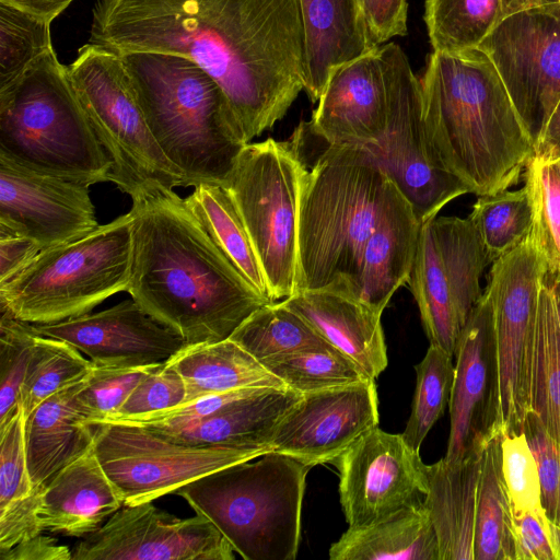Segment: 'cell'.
<instances>
[{
	"label": "cell",
	"instance_id": "f6af8a7d",
	"mask_svg": "<svg viewBox=\"0 0 560 560\" xmlns=\"http://www.w3.org/2000/svg\"><path fill=\"white\" fill-rule=\"evenodd\" d=\"M501 455L512 514L542 508L539 474L525 435H502Z\"/></svg>",
	"mask_w": 560,
	"mask_h": 560
},
{
	"label": "cell",
	"instance_id": "ffe728a7",
	"mask_svg": "<svg viewBox=\"0 0 560 560\" xmlns=\"http://www.w3.org/2000/svg\"><path fill=\"white\" fill-rule=\"evenodd\" d=\"M378 421L373 380L305 393L275 428L270 446L313 467L334 462Z\"/></svg>",
	"mask_w": 560,
	"mask_h": 560
},
{
	"label": "cell",
	"instance_id": "ba28073f",
	"mask_svg": "<svg viewBox=\"0 0 560 560\" xmlns=\"http://www.w3.org/2000/svg\"><path fill=\"white\" fill-rule=\"evenodd\" d=\"M131 262V214L88 235L42 250L0 288V310L30 324H51L90 313L127 291Z\"/></svg>",
	"mask_w": 560,
	"mask_h": 560
},
{
	"label": "cell",
	"instance_id": "1f68e13d",
	"mask_svg": "<svg viewBox=\"0 0 560 560\" xmlns=\"http://www.w3.org/2000/svg\"><path fill=\"white\" fill-rule=\"evenodd\" d=\"M194 188L185 199L191 213L238 272L271 300L249 234L229 190L218 183H199Z\"/></svg>",
	"mask_w": 560,
	"mask_h": 560
},
{
	"label": "cell",
	"instance_id": "484cf974",
	"mask_svg": "<svg viewBox=\"0 0 560 560\" xmlns=\"http://www.w3.org/2000/svg\"><path fill=\"white\" fill-rule=\"evenodd\" d=\"M486 447V446H485ZM483 450L465 459L427 465L423 503L439 544L440 560H474L477 490Z\"/></svg>",
	"mask_w": 560,
	"mask_h": 560
},
{
	"label": "cell",
	"instance_id": "5b68a950",
	"mask_svg": "<svg viewBox=\"0 0 560 560\" xmlns=\"http://www.w3.org/2000/svg\"><path fill=\"white\" fill-rule=\"evenodd\" d=\"M147 125L187 187L223 184L247 144L220 84L189 58L120 55Z\"/></svg>",
	"mask_w": 560,
	"mask_h": 560
},
{
	"label": "cell",
	"instance_id": "816d5d0a",
	"mask_svg": "<svg viewBox=\"0 0 560 560\" xmlns=\"http://www.w3.org/2000/svg\"><path fill=\"white\" fill-rule=\"evenodd\" d=\"M368 36L374 47L407 33V0H359Z\"/></svg>",
	"mask_w": 560,
	"mask_h": 560
},
{
	"label": "cell",
	"instance_id": "ee69618b",
	"mask_svg": "<svg viewBox=\"0 0 560 560\" xmlns=\"http://www.w3.org/2000/svg\"><path fill=\"white\" fill-rule=\"evenodd\" d=\"M156 365L137 368L92 366L73 396V405L88 423L117 412L141 378Z\"/></svg>",
	"mask_w": 560,
	"mask_h": 560
},
{
	"label": "cell",
	"instance_id": "91938a15",
	"mask_svg": "<svg viewBox=\"0 0 560 560\" xmlns=\"http://www.w3.org/2000/svg\"><path fill=\"white\" fill-rule=\"evenodd\" d=\"M556 525L560 527V482H559V495H558V510Z\"/></svg>",
	"mask_w": 560,
	"mask_h": 560
},
{
	"label": "cell",
	"instance_id": "30bf717a",
	"mask_svg": "<svg viewBox=\"0 0 560 560\" xmlns=\"http://www.w3.org/2000/svg\"><path fill=\"white\" fill-rule=\"evenodd\" d=\"M305 165L287 142L247 143L222 184L249 234L272 301L295 292L298 217Z\"/></svg>",
	"mask_w": 560,
	"mask_h": 560
},
{
	"label": "cell",
	"instance_id": "7dc6e473",
	"mask_svg": "<svg viewBox=\"0 0 560 560\" xmlns=\"http://www.w3.org/2000/svg\"><path fill=\"white\" fill-rule=\"evenodd\" d=\"M23 408L0 429V509L34 491L25 447Z\"/></svg>",
	"mask_w": 560,
	"mask_h": 560
},
{
	"label": "cell",
	"instance_id": "9f6ffc18",
	"mask_svg": "<svg viewBox=\"0 0 560 560\" xmlns=\"http://www.w3.org/2000/svg\"><path fill=\"white\" fill-rule=\"evenodd\" d=\"M74 0H0L14 9L51 23Z\"/></svg>",
	"mask_w": 560,
	"mask_h": 560
},
{
	"label": "cell",
	"instance_id": "681fc988",
	"mask_svg": "<svg viewBox=\"0 0 560 560\" xmlns=\"http://www.w3.org/2000/svg\"><path fill=\"white\" fill-rule=\"evenodd\" d=\"M517 560H560V527L544 508L512 514Z\"/></svg>",
	"mask_w": 560,
	"mask_h": 560
},
{
	"label": "cell",
	"instance_id": "db71d44e",
	"mask_svg": "<svg viewBox=\"0 0 560 560\" xmlns=\"http://www.w3.org/2000/svg\"><path fill=\"white\" fill-rule=\"evenodd\" d=\"M1 560H70L72 550L67 546L58 545L55 539L43 534L7 550H0Z\"/></svg>",
	"mask_w": 560,
	"mask_h": 560
},
{
	"label": "cell",
	"instance_id": "8d00e7d4",
	"mask_svg": "<svg viewBox=\"0 0 560 560\" xmlns=\"http://www.w3.org/2000/svg\"><path fill=\"white\" fill-rule=\"evenodd\" d=\"M92 366L72 345L37 334L21 389L25 417L54 394L84 380Z\"/></svg>",
	"mask_w": 560,
	"mask_h": 560
},
{
	"label": "cell",
	"instance_id": "6da1fadb",
	"mask_svg": "<svg viewBox=\"0 0 560 560\" xmlns=\"http://www.w3.org/2000/svg\"><path fill=\"white\" fill-rule=\"evenodd\" d=\"M90 44L179 55L223 90L244 140L282 119L305 85L300 0H98Z\"/></svg>",
	"mask_w": 560,
	"mask_h": 560
},
{
	"label": "cell",
	"instance_id": "f546056e",
	"mask_svg": "<svg viewBox=\"0 0 560 560\" xmlns=\"http://www.w3.org/2000/svg\"><path fill=\"white\" fill-rule=\"evenodd\" d=\"M331 560H440L436 534L423 501L371 525L348 527L329 548Z\"/></svg>",
	"mask_w": 560,
	"mask_h": 560
},
{
	"label": "cell",
	"instance_id": "4316f807",
	"mask_svg": "<svg viewBox=\"0 0 560 560\" xmlns=\"http://www.w3.org/2000/svg\"><path fill=\"white\" fill-rule=\"evenodd\" d=\"M305 28L304 91L319 100L330 71L374 47L359 0H300Z\"/></svg>",
	"mask_w": 560,
	"mask_h": 560
},
{
	"label": "cell",
	"instance_id": "f5cc1de1",
	"mask_svg": "<svg viewBox=\"0 0 560 560\" xmlns=\"http://www.w3.org/2000/svg\"><path fill=\"white\" fill-rule=\"evenodd\" d=\"M42 247L26 236H0V288L21 273L36 256Z\"/></svg>",
	"mask_w": 560,
	"mask_h": 560
},
{
	"label": "cell",
	"instance_id": "e575fe53",
	"mask_svg": "<svg viewBox=\"0 0 560 560\" xmlns=\"http://www.w3.org/2000/svg\"><path fill=\"white\" fill-rule=\"evenodd\" d=\"M532 410L560 443V327L546 278L538 295Z\"/></svg>",
	"mask_w": 560,
	"mask_h": 560
},
{
	"label": "cell",
	"instance_id": "ab89813d",
	"mask_svg": "<svg viewBox=\"0 0 560 560\" xmlns=\"http://www.w3.org/2000/svg\"><path fill=\"white\" fill-rule=\"evenodd\" d=\"M525 186L533 206L530 238L551 278L560 273V171L556 163L534 156L526 166Z\"/></svg>",
	"mask_w": 560,
	"mask_h": 560
},
{
	"label": "cell",
	"instance_id": "60d3db41",
	"mask_svg": "<svg viewBox=\"0 0 560 560\" xmlns=\"http://www.w3.org/2000/svg\"><path fill=\"white\" fill-rule=\"evenodd\" d=\"M454 371L453 357L434 345H430L424 358L416 366L417 383L411 413L401 433L408 445L416 451H419L450 401Z\"/></svg>",
	"mask_w": 560,
	"mask_h": 560
},
{
	"label": "cell",
	"instance_id": "94428289",
	"mask_svg": "<svg viewBox=\"0 0 560 560\" xmlns=\"http://www.w3.org/2000/svg\"><path fill=\"white\" fill-rule=\"evenodd\" d=\"M555 163H556V165H557L558 170L560 171V159H559V160H557V161H555Z\"/></svg>",
	"mask_w": 560,
	"mask_h": 560
},
{
	"label": "cell",
	"instance_id": "83f0119b",
	"mask_svg": "<svg viewBox=\"0 0 560 560\" xmlns=\"http://www.w3.org/2000/svg\"><path fill=\"white\" fill-rule=\"evenodd\" d=\"M82 382L54 394L25 419L27 466L34 487H45L56 472L94 445V425L72 401Z\"/></svg>",
	"mask_w": 560,
	"mask_h": 560
},
{
	"label": "cell",
	"instance_id": "277c9868",
	"mask_svg": "<svg viewBox=\"0 0 560 560\" xmlns=\"http://www.w3.org/2000/svg\"><path fill=\"white\" fill-rule=\"evenodd\" d=\"M420 91L431 145L470 192L494 194L518 183L535 147L482 50L432 51Z\"/></svg>",
	"mask_w": 560,
	"mask_h": 560
},
{
	"label": "cell",
	"instance_id": "680465c9",
	"mask_svg": "<svg viewBox=\"0 0 560 560\" xmlns=\"http://www.w3.org/2000/svg\"><path fill=\"white\" fill-rule=\"evenodd\" d=\"M545 278L547 279L551 290L557 319L560 327V273L551 278L545 275Z\"/></svg>",
	"mask_w": 560,
	"mask_h": 560
},
{
	"label": "cell",
	"instance_id": "d6a6232c",
	"mask_svg": "<svg viewBox=\"0 0 560 560\" xmlns=\"http://www.w3.org/2000/svg\"><path fill=\"white\" fill-rule=\"evenodd\" d=\"M502 435L483 448L477 490L474 560H517L512 512L502 474Z\"/></svg>",
	"mask_w": 560,
	"mask_h": 560
},
{
	"label": "cell",
	"instance_id": "e0dca14e",
	"mask_svg": "<svg viewBox=\"0 0 560 560\" xmlns=\"http://www.w3.org/2000/svg\"><path fill=\"white\" fill-rule=\"evenodd\" d=\"M178 518L151 501L124 505L78 541L72 560H233L234 549L206 516Z\"/></svg>",
	"mask_w": 560,
	"mask_h": 560
},
{
	"label": "cell",
	"instance_id": "4fadbf2b",
	"mask_svg": "<svg viewBox=\"0 0 560 560\" xmlns=\"http://www.w3.org/2000/svg\"><path fill=\"white\" fill-rule=\"evenodd\" d=\"M381 47L388 75L387 124L380 142L365 148L376 156L422 224L470 190L442 165L431 145L422 120L420 79L406 54L393 43Z\"/></svg>",
	"mask_w": 560,
	"mask_h": 560
},
{
	"label": "cell",
	"instance_id": "f35d334b",
	"mask_svg": "<svg viewBox=\"0 0 560 560\" xmlns=\"http://www.w3.org/2000/svg\"><path fill=\"white\" fill-rule=\"evenodd\" d=\"M262 365L300 394L372 381L357 363L331 346L301 350Z\"/></svg>",
	"mask_w": 560,
	"mask_h": 560
},
{
	"label": "cell",
	"instance_id": "2e32d148",
	"mask_svg": "<svg viewBox=\"0 0 560 560\" xmlns=\"http://www.w3.org/2000/svg\"><path fill=\"white\" fill-rule=\"evenodd\" d=\"M339 470L340 504L349 527L380 522L423 501L428 490L419 451L402 438L375 427L334 462Z\"/></svg>",
	"mask_w": 560,
	"mask_h": 560
},
{
	"label": "cell",
	"instance_id": "3957f363",
	"mask_svg": "<svg viewBox=\"0 0 560 560\" xmlns=\"http://www.w3.org/2000/svg\"><path fill=\"white\" fill-rule=\"evenodd\" d=\"M289 142L305 165L294 293L329 290L358 299L365 245L400 191L368 148L329 144L308 121Z\"/></svg>",
	"mask_w": 560,
	"mask_h": 560
},
{
	"label": "cell",
	"instance_id": "836d02e7",
	"mask_svg": "<svg viewBox=\"0 0 560 560\" xmlns=\"http://www.w3.org/2000/svg\"><path fill=\"white\" fill-rule=\"evenodd\" d=\"M230 339L261 364L301 350L330 346L283 301L268 303L255 311Z\"/></svg>",
	"mask_w": 560,
	"mask_h": 560
},
{
	"label": "cell",
	"instance_id": "7bdbcfd3",
	"mask_svg": "<svg viewBox=\"0 0 560 560\" xmlns=\"http://www.w3.org/2000/svg\"><path fill=\"white\" fill-rule=\"evenodd\" d=\"M37 332L32 324L1 310L0 429L20 410L21 389Z\"/></svg>",
	"mask_w": 560,
	"mask_h": 560
},
{
	"label": "cell",
	"instance_id": "4dcf8cb0",
	"mask_svg": "<svg viewBox=\"0 0 560 560\" xmlns=\"http://www.w3.org/2000/svg\"><path fill=\"white\" fill-rule=\"evenodd\" d=\"M166 362L185 382V402L243 388H288L279 377L230 338L185 346Z\"/></svg>",
	"mask_w": 560,
	"mask_h": 560
},
{
	"label": "cell",
	"instance_id": "52a82bcc",
	"mask_svg": "<svg viewBox=\"0 0 560 560\" xmlns=\"http://www.w3.org/2000/svg\"><path fill=\"white\" fill-rule=\"evenodd\" d=\"M312 468L270 451L179 488L245 560H294L301 539L306 475Z\"/></svg>",
	"mask_w": 560,
	"mask_h": 560
},
{
	"label": "cell",
	"instance_id": "11a10c76",
	"mask_svg": "<svg viewBox=\"0 0 560 560\" xmlns=\"http://www.w3.org/2000/svg\"><path fill=\"white\" fill-rule=\"evenodd\" d=\"M535 156L546 162H555L560 159V100L535 148Z\"/></svg>",
	"mask_w": 560,
	"mask_h": 560
},
{
	"label": "cell",
	"instance_id": "9a60e30c",
	"mask_svg": "<svg viewBox=\"0 0 560 560\" xmlns=\"http://www.w3.org/2000/svg\"><path fill=\"white\" fill-rule=\"evenodd\" d=\"M536 148L560 100V2L504 18L478 46Z\"/></svg>",
	"mask_w": 560,
	"mask_h": 560
},
{
	"label": "cell",
	"instance_id": "bcb514c9",
	"mask_svg": "<svg viewBox=\"0 0 560 560\" xmlns=\"http://www.w3.org/2000/svg\"><path fill=\"white\" fill-rule=\"evenodd\" d=\"M185 399L184 380L173 366L164 362L141 378L115 415L102 421L137 418L160 412L184 404Z\"/></svg>",
	"mask_w": 560,
	"mask_h": 560
},
{
	"label": "cell",
	"instance_id": "c3c4849f",
	"mask_svg": "<svg viewBox=\"0 0 560 560\" xmlns=\"http://www.w3.org/2000/svg\"><path fill=\"white\" fill-rule=\"evenodd\" d=\"M522 433L537 465L542 508L556 524L560 482V443L549 433L533 410L527 413L523 422Z\"/></svg>",
	"mask_w": 560,
	"mask_h": 560
},
{
	"label": "cell",
	"instance_id": "9c48e42d",
	"mask_svg": "<svg viewBox=\"0 0 560 560\" xmlns=\"http://www.w3.org/2000/svg\"><path fill=\"white\" fill-rule=\"evenodd\" d=\"M68 74L92 129L112 160L109 182L131 199L163 186L187 187L151 133L119 54L86 43Z\"/></svg>",
	"mask_w": 560,
	"mask_h": 560
},
{
	"label": "cell",
	"instance_id": "74e56055",
	"mask_svg": "<svg viewBox=\"0 0 560 560\" xmlns=\"http://www.w3.org/2000/svg\"><path fill=\"white\" fill-rule=\"evenodd\" d=\"M468 219L480 233L492 260L524 242L533 228V206L526 186L478 196Z\"/></svg>",
	"mask_w": 560,
	"mask_h": 560
},
{
	"label": "cell",
	"instance_id": "8992f818",
	"mask_svg": "<svg viewBox=\"0 0 560 560\" xmlns=\"http://www.w3.org/2000/svg\"><path fill=\"white\" fill-rule=\"evenodd\" d=\"M0 155L86 186L109 182L112 160L55 49L0 89Z\"/></svg>",
	"mask_w": 560,
	"mask_h": 560
},
{
	"label": "cell",
	"instance_id": "6f0895ef",
	"mask_svg": "<svg viewBox=\"0 0 560 560\" xmlns=\"http://www.w3.org/2000/svg\"><path fill=\"white\" fill-rule=\"evenodd\" d=\"M557 0H501L503 19L512 14L555 3Z\"/></svg>",
	"mask_w": 560,
	"mask_h": 560
},
{
	"label": "cell",
	"instance_id": "8fae6325",
	"mask_svg": "<svg viewBox=\"0 0 560 560\" xmlns=\"http://www.w3.org/2000/svg\"><path fill=\"white\" fill-rule=\"evenodd\" d=\"M492 264L474 223L433 217L421 224L408 280L430 343L453 348L481 299L479 279Z\"/></svg>",
	"mask_w": 560,
	"mask_h": 560
},
{
	"label": "cell",
	"instance_id": "5bb4252c",
	"mask_svg": "<svg viewBox=\"0 0 560 560\" xmlns=\"http://www.w3.org/2000/svg\"><path fill=\"white\" fill-rule=\"evenodd\" d=\"M546 266L530 235L491 264L488 294L493 308L501 382V434L521 433L532 410V377L539 289Z\"/></svg>",
	"mask_w": 560,
	"mask_h": 560
},
{
	"label": "cell",
	"instance_id": "d4e9b609",
	"mask_svg": "<svg viewBox=\"0 0 560 560\" xmlns=\"http://www.w3.org/2000/svg\"><path fill=\"white\" fill-rule=\"evenodd\" d=\"M301 396L290 388L266 387L202 419L174 428L149 430L192 445L271 448L275 428Z\"/></svg>",
	"mask_w": 560,
	"mask_h": 560
},
{
	"label": "cell",
	"instance_id": "7a4b0ae2",
	"mask_svg": "<svg viewBox=\"0 0 560 560\" xmlns=\"http://www.w3.org/2000/svg\"><path fill=\"white\" fill-rule=\"evenodd\" d=\"M127 292L186 346L229 339L261 306L260 294L213 243L173 189L132 199Z\"/></svg>",
	"mask_w": 560,
	"mask_h": 560
},
{
	"label": "cell",
	"instance_id": "7402d4cb",
	"mask_svg": "<svg viewBox=\"0 0 560 560\" xmlns=\"http://www.w3.org/2000/svg\"><path fill=\"white\" fill-rule=\"evenodd\" d=\"M317 102L308 122L325 142L377 144L388 115V75L382 47L335 67Z\"/></svg>",
	"mask_w": 560,
	"mask_h": 560
},
{
	"label": "cell",
	"instance_id": "ac0fdd59",
	"mask_svg": "<svg viewBox=\"0 0 560 560\" xmlns=\"http://www.w3.org/2000/svg\"><path fill=\"white\" fill-rule=\"evenodd\" d=\"M450 396L445 459L458 462L501 434V382L493 308L483 292L463 327ZM502 435V434H501Z\"/></svg>",
	"mask_w": 560,
	"mask_h": 560
},
{
	"label": "cell",
	"instance_id": "d6986e66",
	"mask_svg": "<svg viewBox=\"0 0 560 560\" xmlns=\"http://www.w3.org/2000/svg\"><path fill=\"white\" fill-rule=\"evenodd\" d=\"M89 187L0 155V236H26L45 250L88 235L100 226Z\"/></svg>",
	"mask_w": 560,
	"mask_h": 560
},
{
	"label": "cell",
	"instance_id": "44dd1931",
	"mask_svg": "<svg viewBox=\"0 0 560 560\" xmlns=\"http://www.w3.org/2000/svg\"><path fill=\"white\" fill-rule=\"evenodd\" d=\"M46 337L72 345L97 366L137 368L166 362L186 345L135 300L51 324H32Z\"/></svg>",
	"mask_w": 560,
	"mask_h": 560
},
{
	"label": "cell",
	"instance_id": "cb8c5ba5",
	"mask_svg": "<svg viewBox=\"0 0 560 560\" xmlns=\"http://www.w3.org/2000/svg\"><path fill=\"white\" fill-rule=\"evenodd\" d=\"M283 303L370 378L375 380L387 366L382 313L366 303L329 290L300 291Z\"/></svg>",
	"mask_w": 560,
	"mask_h": 560
},
{
	"label": "cell",
	"instance_id": "b9f144b4",
	"mask_svg": "<svg viewBox=\"0 0 560 560\" xmlns=\"http://www.w3.org/2000/svg\"><path fill=\"white\" fill-rule=\"evenodd\" d=\"M50 24L0 3V89L12 83L36 59L54 49Z\"/></svg>",
	"mask_w": 560,
	"mask_h": 560
},
{
	"label": "cell",
	"instance_id": "d590c367",
	"mask_svg": "<svg viewBox=\"0 0 560 560\" xmlns=\"http://www.w3.org/2000/svg\"><path fill=\"white\" fill-rule=\"evenodd\" d=\"M502 20L501 0H425L424 22L433 51L478 48Z\"/></svg>",
	"mask_w": 560,
	"mask_h": 560
},
{
	"label": "cell",
	"instance_id": "6125c7cd",
	"mask_svg": "<svg viewBox=\"0 0 560 560\" xmlns=\"http://www.w3.org/2000/svg\"><path fill=\"white\" fill-rule=\"evenodd\" d=\"M557 2H560V0H557Z\"/></svg>",
	"mask_w": 560,
	"mask_h": 560
},
{
	"label": "cell",
	"instance_id": "f1b7e54d",
	"mask_svg": "<svg viewBox=\"0 0 560 560\" xmlns=\"http://www.w3.org/2000/svg\"><path fill=\"white\" fill-rule=\"evenodd\" d=\"M420 226L410 203L400 194L368 240L358 299L378 313L409 280Z\"/></svg>",
	"mask_w": 560,
	"mask_h": 560
},
{
	"label": "cell",
	"instance_id": "603a6c76",
	"mask_svg": "<svg viewBox=\"0 0 560 560\" xmlns=\"http://www.w3.org/2000/svg\"><path fill=\"white\" fill-rule=\"evenodd\" d=\"M124 506V497L101 465L94 445L45 485L38 510L43 530L83 538Z\"/></svg>",
	"mask_w": 560,
	"mask_h": 560
},
{
	"label": "cell",
	"instance_id": "7c38bea8",
	"mask_svg": "<svg viewBox=\"0 0 560 560\" xmlns=\"http://www.w3.org/2000/svg\"><path fill=\"white\" fill-rule=\"evenodd\" d=\"M94 448L124 497V505L154 501L221 468L256 458L269 446L230 447L179 443L147 428L96 422Z\"/></svg>",
	"mask_w": 560,
	"mask_h": 560
},
{
	"label": "cell",
	"instance_id": "f907efd6",
	"mask_svg": "<svg viewBox=\"0 0 560 560\" xmlns=\"http://www.w3.org/2000/svg\"><path fill=\"white\" fill-rule=\"evenodd\" d=\"M44 487H34V491L0 509V550H7L42 534L38 510Z\"/></svg>",
	"mask_w": 560,
	"mask_h": 560
}]
</instances>
